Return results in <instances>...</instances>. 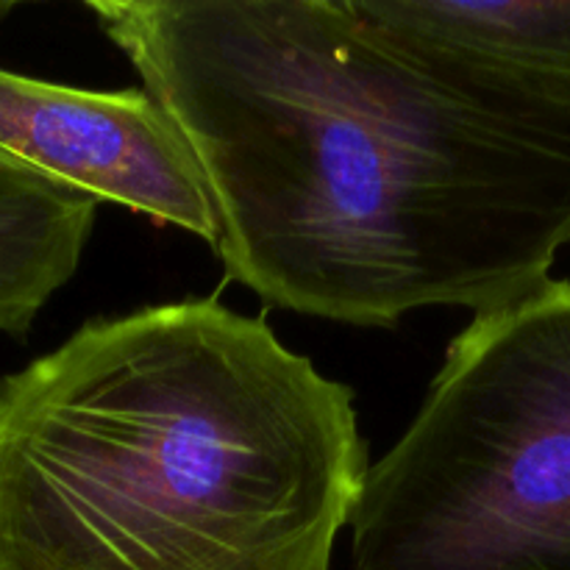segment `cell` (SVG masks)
Here are the masks:
<instances>
[{"instance_id": "obj_2", "label": "cell", "mask_w": 570, "mask_h": 570, "mask_svg": "<svg viewBox=\"0 0 570 570\" xmlns=\"http://www.w3.org/2000/svg\"><path fill=\"white\" fill-rule=\"evenodd\" d=\"M367 473L354 390L217 295L0 376V570H332Z\"/></svg>"}, {"instance_id": "obj_4", "label": "cell", "mask_w": 570, "mask_h": 570, "mask_svg": "<svg viewBox=\"0 0 570 570\" xmlns=\"http://www.w3.org/2000/svg\"><path fill=\"white\" fill-rule=\"evenodd\" d=\"M0 165L217 243L198 159L145 89H78L0 67Z\"/></svg>"}, {"instance_id": "obj_5", "label": "cell", "mask_w": 570, "mask_h": 570, "mask_svg": "<svg viewBox=\"0 0 570 570\" xmlns=\"http://www.w3.org/2000/svg\"><path fill=\"white\" fill-rule=\"evenodd\" d=\"M399 42L482 81L570 106V0H354Z\"/></svg>"}, {"instance_id": "obj_3", "label": "cell", "mask_w": 570, "mask_h": 570, "mask_svg": "<svg viewBox=\"0 0 570 570\" xmlns=\"http://www.w3.org/2000/svg\"><path fill=\"white\" fill-rule=\"evenodd\" d=\"M354 570H570V282L471 317L371 465Z\"/></svg>"}, {"instance_id": "obj_6", "label": "cell", "mask_w": 570, "mask_h": 570, "mask_svg": "<svg viewBox=\"0 0 570 570\" xmlns=\"http://www.w3.org/2000/svg\"><path fill=\"white\" fill-rule=\"evenodd\" d=\"M98 200L37 173L0 165V334L26 340L76 276Z\"/></svg>"}, {"instance_id": "obj_7", "label": "cell", "mask_w": 570, "mask_h": 570, "mask_svg": "<svg viewBox=\"0 0 570 570\" xmlns=\"http://www.w3.org/2000/svg\"><path fill=\"white\" fill-rule=\"evenodd\" d=\"M14 9H17L14 3H0V20H3V17H9Z\"/></svg>"}, {"instance_id": "obj_1", "label": "cell", "mask_w": 570, "mask_h": 570, "mask_svg": "<svg viewBox=\"0 0 570 570\" xmlns=\"http://www.w3.org/2000/svg\"><path fill=\"white\" fill-rule=\"evenodd\" d=\"M87 9L193 148L226 278L267 306L479 315L570 245V106L421 53L354 0Z\"/></svg>"}]
</instances>
